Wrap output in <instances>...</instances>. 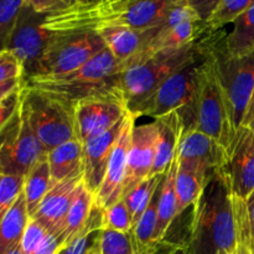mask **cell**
Instances as JSON below:
<instances>
[{
    "label": "cell",
    "mask_w": 254,
    "mask_h": 254,
    "mask_svg": "<svg viewBox=\"0 0 254 254\" xmlns=\"http://www.w3.org/2000/svg\"><path fill=\"white\" fill-rule=\"evenodd\" d=\"M101 232L102 230L89 231V232L78 236L76 240L67 245L60 254H88L89 251L99 243Z\"/></svg>",
    "instance_id": "obj_36"
},
{
    "label": "cell",
    "mask_w": 254,
    "mask_h": 254,
    "mask_svg": "<svg viewBox=\"0 0 254 254\" xmlns=\"http://www.w3.org/2000/svg\"><path fill=\"white\" fill-rule=\"evenodd\" d=\"M203 21H188L178 25L166 31L156 32L153 35L145 49L139 54H154L168 50H179L197 41L206 32Z\"/></svg>",
    "instance_id": "obj_22"
},
{
    "label": "cell",
    "mask_w": 254,
    "mask_h": 254,
    "mask_svg": "<svg viewBox=\"0 0 254 254\" xmlns=\"http://www.w3.org/2000/svg\"><path fill=\"white\" fill-rule=\"evenodd\" d=\"M24 190V176L0 174V221L15 205Z\"/></svg>",
    "instance_id": "obj_33"
},
{
    "label": "cell",
    "mask_w": 254,
    "mask_h": 254,
    "mask_svg": "<svg viewBox=\"0 0 254 254\" xmlns=\"http://www.w3.org/2000/svg\"><path fill=\"white\" fill-rule=\"evenodd\" d=\"M121 71L122 64L106 47L74 71L59 76L31 77L25 79L24 84L52 94L74 107L82 99L121 92L118 87Z\"/></svg>",
    "instance_id": "obj_3"
},
{
    "label": "cell",
    "mask_w": 254,
    "mask_h": 254,
    "mask_svg": "<svg viewBox=\"0 0 254 254\" xmlns=\"http://www.w3.org/2000/svg\"><path fill=\"white\" fill-rule=\"evenodd\" d=\"M99 252L101 254H135L131 232L102 230Z\"/></svg>",
    "instance_id": "obj_32"
},
{
    "label": "cell",
    "mask_w": 254,
    "mask_h": 254,
    "mask_svg": "<svg viewBox=\"0 0 254 254\" xmlns=\"http://www.w3.org/2000/svg\"><path fill=\"white\" fill-rule=\"evenodd\" d=\"M254 5V0H221L215 11L205 21L210 31L222 30L226 25L233 24L236 19Z\"/></svg>",
    "instance_id": "obj_29"
},
{
    "label": "cell",
    "mask_w": 254,
    "mask_h": 254,
    "mask_svg": "<svg viewBox=\"0 0 254 254\" xmlns=\"http://www.w3.org/2000/svg\"><path fill=\"white\" fill-rule=\"evenodd\" d=\"M47 156V150L29 126L22 107L0 130V174L24 176Z\"/></svg>",
    "instance_id": "obj_9"
},
{
    "label": "cell",
    "mask_w": 254,
    "mask_h": 254,
    "mask_svg": "<svg viewBox=\"0 0 254 254\" xmlns=\"http://www.w3.org/2000/svg\"><path fill=\"white\" fill-rule=\"evenodd\" d=\"M30 221L24 193L0 221V254H6L20 246L26 226Z\"/></svg>",
    "instance_id": "obj_25"
},
{
    "label": "cell",
    "mask_w": 254,
    "mask_h": 254,
    "mask_svg": "<svg viewBox=\"0 0 254 254\" xmlns=\"http://www.w3.org/2000/svg\"><path fill=\"white\" fill-rule=\"evenodd\" d=\"M47 160L54 185L77 174H84L83 143L77 138L71 139L50 150Z\"/></svg>",
    "instance_id": "obj_21"
},
{
    "label": "cell",
    "mask_w": 254,
    "mask_h": 254,
    "mask_svg": "<svg viewBox=\"0 0 254 254\" xmlns=\"http://www.w3.org/2000/svg\"><path fill=\"white\" fill-rule=\"evenodd\" d=\"M83 173L77 174L52 186L30 218L39 221L49 232L61 237L64 220L83 183Z\"/></svg>",
    "instance_id": "obj_17"
},
{
    "label": "cell",
    "mask_w": 254,
    "mask_h": 254,
    "mask_svg": "<svg viewBox=\"0 0 254 254\" xmlns=\"http://www.w3.org/2000/svg\"><path fill=\"white\" fill-rule=\"evenodd\" d=\"M45 17L46 14H40L24 4L7 46L21 62L24 81L36 76L42 56L54 36L44 27Z\"/></svg>",
    "instance_id": "obj_11"
},
{
    "label": "cell",
    "mask_w": 254,
    "mask_h": 254,
    "mask_svg": "<svg viewBox=\"0 0 254 254\" xmlns=\"http://www.w3.org/2000/svg\"><path fill=\"white\" fill-rule=\"evenodd\" d=\"M179 166L210 180L216 171L225 168L227 153L211 136L197 129L184 131L178 148Z\"/></svg>",
    "instance_id": "obj_13"
},
{
    "label": "cell",
    "mask_w": 254,
    "mask_h": 254,
    "mask_svg": "<svg viewBox=\"0 0 254 254\" xmlns=\"http://www.w3.org/2000/svg\"><path fill=\"white\" fill-rule=\"evenodd\" d=\"M218 254H237V251H235V252H232V253H226V252H220Z\"/></svg>",
    "instance_id": "obj_51"
},
{
    "label": "cell",
    "mask_w": 254,
    "mask_h": 254,
    "mask_svg": "<svg viewBox=\"0 0 254 254\" xmlns=\"http://www.w3.org/2000/svg\"><path fill=\"white\" fill-rule=\"evenodd\" d=\"M6 254H22L21 247H20V246H17V247L12 248L11 251H9V252H7Z\"/></svg>",
    "instance_id": "obj_47"
},
{
    "label": "cell",
    "mask_w": 254,
    "mask_h": 254,
    "mask_svg": "<svg viewBox=\"0 0 254 254\" xmlns=\"http://www.w3.org/2000/svg\"><path fill=\"white\" fill-rule=\"evenodd\" d=\"M158 134L154 149V164L150 176L165 175L170 168L183 135V119L179 112H171L166 116L155 119Z\"/></svg>",
    "instance_id": "obj_19"
},
{
    "label": "cell",
    "mask_w": 254,
    "mask_h": 254,
    "mask_svg": "<svg viewBox=\"0 0 254 254\" xmlns=\"http://www.w3.org/2000/svg\"><path fill=\"white\" fill-rule=\"evenodd\" d=\"M163 245H164L163 248H161V251L158 254H169L174 250V248H175V247H171V246L169 245H165V243H163Z\"/></svg>",
    "instance_id": "obj_46"
},
{
    "label": "cell",
    "mask_w": 254,
    "mask_h": 254,
    "mask_svg": "<svg viewBox=\"0 0 254 254\" xmlns=\"http://www.w3.org/2000/svg\"><path fill=\"white\" fill-rule=\"evenodd\" d=\"M253 117H254V92H253L252 99H251L250 107H248V109H247V113H246L245 121H243L242 126H245V127L248 126V124H250V122L253 119Z\"/></svg>",
    "instance_id": "obj_43"
},
{
    "label": "cell",
    "mask_w": 254,
    "mask_h": 254,
    "mask_svg": "<svg viewBox=\"0 0 254 254\" xmlns=\"http://www.w3.org/2000/svg\"><path fill=\"white\" fill-rule=\"evenodd\" d=\"M64 248V245L62 238L49 232L46 237L42 240V242L40 243L39 247L36 248L34 254H60Z\"/></svg>",
    "instance_id": "obj_39"
},
{
    "label": "cell",
    "mask_w": 254,
    "mask_h": 254,
    "mask_svg": "<svg viewBox=\"0 0 254 254\" xmlns=\"http://www.w3.org/2000/svg\"><path fill=\"white\" fill-rule=\"evenodd\" d=\"M128 113L121 92L82 99L74 104L76 138L84 143L123 121Z\"/></svg>",
    "instance_id": "obj_12"
},
{
    "label": "cell",
    "mask_w": 254,
    "mask_h": 254,
    "mask_svg": "<svg viewBox=\"0 0 254 254\" xmlns=\"http://www.w3.org/2000/svg\"><path fill=\"white\" fill-rule=\"evenodd\" d=\"M22 84H24V79L22 78H14L9 79V81L0 82V102L4 98H6L15 89L20 88Z\"/></svg>",
    "instance_id": "obj_41"
},
{
    "label": "cell",
    "mask_w": 254,
    "mask_h": 254,
    "mask_svg": "<svg viewBox=\"0 0 254 254\" xmlns=\"http://www.w3.org/2000/svg\"><path fill=\"white\" fill-rule=\"evenodd\" d=\"M22 87H24V84L20 88L11 92L6 98L0 102V130L11 121L15 113L19 111L20 106H21Z\"/></svg>",
    "instance_id": "obj_37"
},
{
    "label": "cell",
    "mask_w": 254,
    "mask_h": 254,
    "mask_svg": "<svg viewBox=\"0 0 254 254\" xmlns=\"http://www.w3.org/2000/svg\"><path fill=\"white\" fill-rule=\"evenodd\" d=\"M102 230L131 232L133 220H131L130 211L123 198L102 210Z\"/></svg>",
    "instance_id": "obj_30"
},
{
    "label": "cell",
    "mask_w": 254,
    "mask_h": 254,
    "mask_svg": "<svg viewBox=\"0 0 254 254\" xmlns=\"http://www.w3.org/2000/svg\"><path fill=\"white\" fill-rule=\"evenodd\" d=\"M222 37V49L231 57H245L254 52V5L233 21Z\"/></svg>",
    "instance_id": "obj_24"
},
{
    "label": "cell",
    "mask_w": 254,
    "mask_h": 254,
    "mask_svg": "<svg viewBox=\"0 0 254 254\" xmlns=\"http://www.w3.org/2000/svg\"><path fill=\"white\" fill-rule=\"evenodd\" d=\"M189 254L232 253L237 250V226L232 191L225 170L216 171L193 206Z\"/></svg>",
    "instance_id": "obj_2"
},
{
    "label": "cell",
    "mask_w": 254,
    "mask_h": 254,
    "mask_svg": "<svg viewBox=\"0 0 254 254\" xmlns=\"http://www.w3.org/2000/svg\"><path fill=\"white\" fill-rule=\"evenodd\" d=\"M247 203V211H248V218H250V226H251V250L254 246V192L248 197L246 201Z\"/></svg>",
    "instance_id": "obj_42"
},
{
    "label": "cell",
    "mask_w": 254,
    "mask_h": 254,
    "mask_svg": "<svg viewBox=\"0 0 254 254\" xmlns=\"http://www.w3.org/2000/svg\"><path fill=\"white\" fill-rule=\"evenodd\" d=\"M201 37L183 49L138 54L122 64L118 87L129 112L149 98L171 74L191 59L197 50Z\"/></svg>",
    "instance_id": "obj_5"
},
{
    "label": "cell",
    "mask_w": 254,
    "mask_h": 254,
    "mask_svg": "<svg viewBox=\"0 0 254 254\" xmlns=\"http://www.w3.org/2000/svg\"><path fill=\"white\" fill-rule=\"evenodd\" d=\"M156 134L158 124L155 119L149 123H134L128 151L126 179L123 184V197L140 181L150 176L154 164Z\"/></svg>",
    "instance_id": "obj_16"
},
{
    "label": "cell",
    "mask_w": 254,
    "mask_h": 254,
    "mask_svg": "<svg viewBox=\"0 0 254 254\" xmlns=\"http://www.w3.org/2000/svg\"><path fill=\"white\" fill-rule=\"evenodd\" d=\"M206 181L198 174L179 166L176 174V196H178V216L197 203Z\"/></svg>",
    "instance_id": "obj_27"
},
{
    "label": "cell",
    "mask_w": 254,
    "mask_h": 254,
    "mask_svg": "<svg viewBox=\"0 0 254 254\" xmlns=\"http://www.w3.org/2000/svg\"><path fill=\"white\" fill-rule=\"evenodd\" d=\"M181 0H107L91 5L74 4L47 14L44 27L54 34L97 31L107 26H123L148 31L158 26L169 10Z\"/></svg>",
    "instance_id": "obj_1"
},
{
    "label": "cell",
    "mask_w": 254,
    "mask_h": 254,
    "mask_svg": "<svg viewBox=\"0 0 254 254\" xmlns=\"http://www.w3.org/2000/svg\"><path fill=\"white\" fill-rule=\"evenodd\" d=\"M52 186H54V183L51 179L49 160H47V156H45L44 159H41L39 163L32 166L31 170L24 178L22 193L25 196L30 217L34 215Z\"/></svg>",
    "instance_id": "obj_26"
},
{
    "label": "cell",
    "mask_w": 254,
    "mask_h": 254,
    "mask_svg": "<svg viewBox=\"0 0 254 254\" xmlns=\"http://www.w3.org/2000/svg\"><path fill=\"white\" fill-rule=\"evenodd\" d=\"M96 32H98L107 49L122 64L143 51L151 40L149 30L138 31L123 26L102 27Z\"/></svg>",
    "instance_id": "obj_20"
},
{
    "label": "cell",
    "mask_w": 254,
    "mask_h": 254,
    "mask_svg": "<svg viewBox=\"0 0 254 254\" xmlns=\"http://www.w3.org/2000/svg\"><path fill=\"white\" fill-rule=\"evenodd\" d=\"M14 78L24 79L21 62L10 50H0V82Z\"/></svg>",
    "instance_id": "obj_35"
},
{
    "label": "cell",
    "mask_w": 254,
    "mask_h": 254,
    "mask_svg": "<svg viewBox=\"0 0 254 254\" xmlns=\"http://www.w3.org/2000/svg\"><path fill=\"white\" fill-rule=\"evenodd\" d=\"M252 254H254V246L252 247Z\"/></svg>",
    "instance_id": "obj_52"
},
{
    "label": "cell",
    "mask_w": 254,
    "mask_h": 254,
    "mask_svg": "<svg viewBox=\"0 0 254 254\" xmlns=\"http://www.w3.org/2000/svg\"><path fill=\"white\" fill-rule=\"evenodd\" d=\"M77 2V0H68V4H69V6H72V5H74ZM68 6V7H69Z\"/></svg>",
    "instance_id": "obj_50"
},
{
    "label": "cell",
    "mask_w": 254,
    "mask_h": 254,
    "mask_svg": "<svg viewBox=\"0 0 254 254\" xmlns=\"http://www.w3.org/2000/svg\"><path fill=\"white\" fill-rule=\"evenodd\" d=\"M25 0H0V50H6Z\"/></svg>",
    "instance_id": "obj_31"
},
{
    "label": "cell",
    "mask_w": 254,
    "mask_h": 254,
    "mask_svg": "<svg viewBox=\"0 0 254 254\" xmlns=\"http://www.w3.org/2000/svg\"><path fill=\"white\" fill-rule=\"evenodd\" d=\"M25 4L30 5L35 11L46 15L61 11L69 6L68 0H25Z\"/></svg>",
    "instance_id": "obj_38"
},
{
    "label": "cell",
    "mask_w": 254,
    "mask_h": 254,
    "mask_svg": "<svg viewBox=\"0 0 254 254\" xmlns=\"http://www.w3.org/2000/svg\"><path fill=\"white\" fill-rule=\"evenodd\" d=\"M107 1V0H77L76 4L78 5H91V4H97V2Z\"/></svg>",
    "instance_id": "obj_44"
},
{
    "label": "cell",
    "mask_w": 254,
    "mask_h": 254,
    "mask_svg": "<svg viewBox=\"0 0 254 254\" xmlns=\"http://www.w3.org/2000/svg\"><path fill=\"white\" fill-rule=\"evenodd\" d=\"M225 32L223 29L212 32L211 52L231 124L237 134L254 92V52L245 57L228 56L221 44Z\"/></svg>",
    "instance_id": "obj_7"
},
{
    "label": "cell",
    "mask_w": 254,
    "mask_h": 254,
    "mask_svg": "<svg viewBox=\"0 0 254 254\" xmlns=\"http://www.w3.org/2000/svg\"><path fill=\"white\" fill-rule=\"evenodd\" d=\"M233 196L247 201L254 192V131L242 126L225 168Z\"/></svg>",
    "instance_id": "obj_15"
},
{
    "label": "cell",
    "mask_w": 254,
    "mask_h": 254,
    "mask_svg": "<svg viewBox=\"0 0 254 254\" xmlns=\"http://www.w3.org/2000/svg\"><path fill=\"white\" fill-rule=\"evenodd\" d=\"M210 31V30H208ZM212 32H208L205 60L198 71L195 103V129L215 139L227 153V159L236 140V131L231 124L225 98L218 81L217 71L211 52Z\"/></svg>",
    "instance_id": "obj_6"
},
{
    "label": "cell",
    "mask_w": 254,
    "mask_h": 254,
    "mask_svg": "<svg viewBox=\"0 0 254 254\" xmlns=\"http://www.w3.org/2000/svg\"><path fill=\"white\" fill-rule=\"evenodd\" d=\"M179 169V158L176 153L169 170L165 173L159 195L158 208V228H156V240L163 242L166 232L174 220L178 216V196H176V174Z\"/></svg>",
    "instance_id": "obj_23"
},
{
    "label": "cell",
    "mask_w": 254,
    "mask_h": 254,
    "mask_svg": "<svg viewBox=\"0 0 254 254\" xmlns=\"http://www.w3.org/2000/svg\"><path fill=\"white\" fill-rule=\"evenodd\" d=\"M169 254H189V251L185 247H176Z\"/></svg>",
    "instance_id": "obj_45"
},
{
    "label": "cell",
    "mask_w": 254,
    "mask_h": 254,
    "mask_svg": "<svg viewBox=\"0 0 254 254\" xmlns=\"http://www.w3.org/2000/svg\"><path fill=\"white\" fill-rule=\"evenodd\" d=\"M124 121L126 118L104 133L93 136L83 143V181L86 188L93 195H96L103 181L109 159L121 135Z\"/></svg>",
    "instance_id": "obj_18"
},
{
    "label": "cell",
    "mask_w": 254,
    "mask_h": 254,
    "mask_svg": "<svg viewBox=\"0 0 254 254\" xmlns=\"http://www.w3.org/2000/svg\"><path fill=\"white\" fill-rule=\"evenodd\" d=\"M88 254H101V252H99V243L96 246V247L92 248V250L88 252Z\"/></svg>",
    "instance_id": "obj_48"
},
{
    "label": "cell",
    "mask_w": 254,
    "mask_h": 254,
    "mask_svg": "<svg viewBox=\"0 0 254 254\" xmlns=\"http://www.w3.org/2000/svg\"><path fill=\"white\" fill-rule=\"evenodd\" d=\"M246 127H250V128L252 129V130L254 131V117H253V119H252V121L250 122V124H248V126H246Z\"/></svg>",
    "instance_id": "obj_49"
},
{
    "label": "cell",
    "mask_w": 254,
    "mask_h": 254,
    "mask_svg": "<svg viewBox=\"0 0 254 254\" xmlns=\"http://www.w3.org/2000/svg\"><path fill=\"white\" fill-rule=\"evenodd\" d=\"M47 233H49V231L39 221L30 218L24 236H22L21 243H20L22 254H34L40 243L42 242V240L46 237Z\"/></svg>",
    "instance_id": "obj_34"
},
{
    "label": "cell",
    "mask_w": 254,
    "mask_h": 254,
    "mask_svg": "<svg viewBox=\"0 0 254 254\" xmlns=\"http://www.w3.org/2000/svg\"><path fill=\"white\" fill-rule=\"evenodd\" d=\"M185 1L186 4H189L195 10L198 17L205 22L211 16V14L215 11L221 0H185Z\"/></svg>",
    "instance_id": "obj_40"
},
{
    "label": "cell",
    "mask_w": 254,
    "mask_h": 254,
    "mask_svg": "<svg viewBox=\"0 0 254 254\" xmlns=\"http://www.w3.org/2000/svg\"><path fill=\"white\" fill-rule=\"evenodd\" d=\"M135 122L136 118L133 114H127L121 135L117 140L113 153L109 159L103 181H102L97 193L94 195V205L99 210L109 207L123 197V184L124 179H126L131 129H133Z\"/></svg>",
    "instance_id": "obj_14"
},
{
    "label": "cell",
    "mask_w": 254,
    "mask_h": 254,
    "mask_svg": "<svg viewBox=\"0 0 254 254\" xmlns=\"http://www.w3.org/2000/svg\"><path fill=\"white\" fill-rule=\"evenodd\" d=\"M21 107L29 126L47 153L76 138L74 107L72 104L24 84Z\"/></svg>",
    "instance_id": "obj_8"
},
{
    "label": "cell",
    "mask_w": 254,
    "mask_h": 254,
    "mask_svg": "<svg viewBox=\"0 0 254 254\" xmlns=\"http://www.w3.org/2000/svg\"><path fill=\"white\" fill-rule=\"evenodd\" d=\"M104 49L106 44L96 31L54 34L40 62L36 76L68 73L83 66Z\"/></svg>",
    "instance_id": "obj_10"
},
{
    "label": "cell",
    "mask_w": 254,
    "mask_h": 254,
    "mask_svg": "<svg viewBox=\"0 0 254 254\" xmlns=\"http://www.w3.org/2000/svg\"><path fill=\"white\" fill-rule=\"evenodd\" d=\"M208 32L210 31L207 29L191 59L175 73L171 74L149 98L138 104L129 113L133 114L136 119L143 116L158 119L176 111L183 119V133L195 129L193 103L197 89L198 71L205 60Z\"/></svg>",
    "instance_id": "obj_4"
},
{
    "label": "cell",
    "mask_w": 254,
    "mask_h": 254,
    "mask_svg": "<svg viewBox=\"0 0 254 254\" xmlns=\"http://www.w3.org/2000/svg\"><path fill=\"white\" fill-rule=\"evenodd\" d=\"M164 176L165 175L148 176L143 181H140L135 188L131 189L123 197L129 211H130L133 227L136 225L144 211L148 208L149 203L153 200L154 195H155V192L160 188L161 183H163Z\"/></svg>",
    "instance_id": "obj_28"
}]
</instances>
